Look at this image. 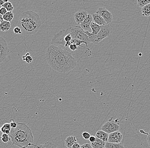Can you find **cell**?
<instances>
[{
    "label": "cell",
    "mask_w": 150,
    "mask_h": 148,
    "mask_svg": "<svg viewBox=\"0 0 150 148\" xmlns=\"http://www.w3.org/2000/svg\"><path fill=\"white\" fill-rule=\"evenodd\" d=\"M46 57L50 67L61 73L70 72L77 64V60L69 51L53 45H50L47 49Z\"/></svg>",
    "instance_id": "obj_1"
},
{
    "label": "cell",
    "mask_w": 150,
    "mask_h": 148,
    "mask_svg": "<svg viewBox=\"0 0 150 148\" xmlns=\"http://www.w3.org/2000/svg\"><path fill=\"white\" fill-rule=\"evenodd\" d=\"M19 27L21 29L24 39L37 33L42 26L39 15L33 11L23 12L18 20Z\"/></svg>",
    "instance_id": "obj_2"
},
{
    "label": "cell",
    "mask_w": 150,
    "mask_h": 148,
    "mask_svg": "<svg viewBox=\"0 0 150 148\" xmlns=\"http://www.w3.org/2000/svg\"><path fill=\"white\" fill-rule=\"evenodd\" d=\"M9 135L12 140V145L21 148H28L33 145L32 132L25 123L17 122V127L12 128Z\"/></svg>",
    "instance_id": "obj_3"
},
{
    "label": "cell",
    "mask_w": 150,
    "mask_h": 148,
    "mask_svg": "<svg viewBox=\"0 0 150 148\" xmlns=\"http://www.w3.org/2000/svg\"><path fill=\"white\" fill-rule=\"evenodd\" d=\"M68 32L72 39H76L85 42L87 44L90 42L88 36L84 33V30L79 26L68 28Z\"/></svg>",
    "instance_id": "obj_4"
},
{
    "label": "cell",
    "mask_w": 150,
    "mask_h": 148,
    "mask_svg": "<svg viewBox=\"0 0 150 148\" xmlns=\"http://www.w3.org/2000/svg\"><path fill=\"white\" fill-rule=\"evenodd\" d=\"M68 33L69 32L67 29L61 30L58 33L54 35L52 40L51 45H54L56 46L64 49V46L66 43L64 41V38Z\"/></svg>",
    "instance_id": "obj_5"
},
{
    "label": "cell",
    "mask_w": 150,
    "mask_h": 148,
    "mask_svg": "<svg viewBox=\"0 0 150 148\" xmlns=\"http://www.w3.org/2000/svg\"><path fill=\"white\" fill-rule=\"evenodd\" d=\"M120 120L117 119L114 120L112 118L110 119L102 127V131L110 134L119 131L120 129Z\"/></svg>",
    "instance_id": "obj_6"
},
{
    "label": "cell",
    "mask_w": 150,
    "mask_h": 148,
    "mask_svg": "<svg viewBox=\"0 0 150 148\" xmlns=\"http://www.w3.org/2000/svg\"><path fill=\"white\" fill-rule=\"evenodd\" d=\"M112 33V28L109 24L103 25L101 27V30L96 35L97 42L99 43L105 38L110 37Z\"/></svg>",
    "instance_id": "obj_7"
},
{
    "label": "cell",
    "mask_w": 150,
    "mask_h": 148,
    "mask_svg": "<svg viewBox=\"0 0 150 148\" xmlns=\"http://www.w3.org/2000/svg\"><path fill=\"white\" fill-rule=\"evenodd\" d=\"M9 51V47L5 39L0 36V64L8 57Z\"/></svg>",
    "instance_id": "obj_8"
},
{
    "label": "cell",
    "mask_w": 150,
    "mask_h": 148,
    "mask_svg": "<svg viewBox=\"0 0 150 148\" xmlns=\"http://www.w3.org/2000/svg\"><path fill=\"white\" fill-rule=\"evenodd\" d=\"M96 13L102 16L106 22L107 24H109L112 22L113 18L112 14L105 7H99L96 11Z\"/></svg>",
    "instance_id": "obj_9"
},
{
    "label": "cell",
    "mask_w": 150,
    "mask_h": 148,
    "mask_svg": "<svg viewBox=\"0 0 150 148\" xmlns=\"http://www.w3.org/2000/svg\"><path fill=\"white\" fill-rule=\"evenodd\" d=\"M123 138L122 133L120 131H117L109 134L108 142L110 143H120Z\"/></svg>",
    "instance_id": "obj_10"
},
{
    "label": "cell",
    "mask_w": 150,
    "mask_h": 148,
    "mask_svg": "<svg viewBox=\"0 0 150 148\" xmlns=\"http://www.w3.org/2000/svg\"><path fill=\"white\" fill-rule=\"evenodd\" d=\"M88 12L85 10H81L75 13L74 15L75 21L78 24H80L88 16Z\"/></svg>",
    "instance_id": "obj_11"
},
{
    "label": "cell",
    "mask_w": 150,
    "mask_h": 148,
    "mask_svg": "<svg viewBox=\"0 0 150 148\" xmlns=\"http://www.w3.org/2000/svg\"><path fill=\"white\" fill-rule=\"evenodd\" d=\"M93 21L92 15L89 14L88 16L82 23H81L80 27L84 31H87L91 28V24Z\"/></svg>",
    "instance_id": "obj_12"
},
{
    "label": "cell",
    "mask_w": 150,
    "mask_h": 148,
    "mask_svg": "<svg viewBox=\"0 0 150 148\" xmlns=\"http://www.w3.org/2000/svg\"><path fill=\"white\" fill-rule=\"evenodd\" d=\"M92 15L93 22L99 26H102L107 24L104 18L98 14L96 13Z\"/></svg>",
    "instance_id": "obj_13"
},
{
    "label": "cell",
    "mask_w": 150,
    "mask_h": 148,
    "mask_svg": "<svg viewBox=\"0 0 150 148\" xmlns=\"http://www.w3.org/2000/svg\"><path fill=\"white\" fill-rule=\"evenodd\" d=\"M96 137L103 140L104 142L107 143L108 142L109 134L101 130H98L96 132L95 135Z\"/></svg>",
    "instance_id": "obj_14"
},
{
    "label": "cell",
    "mask_w": 150,
    "mask_h": 148,
    "mask_svg": "<svg viewBox=\"0 0 150 148\" xmlns=\"http://www.w3.org/2000/svg\"><path fill=\"white\" fill-rule=\"evenodd\" d=\"M29 147L26 148H29ZM33 148H56V147L54 143L49 141L44 144H35Z\"/></svg>",
    "instance_id": "obj_15"
},
{
    "label": "cell",
    "mask_w": 150,
    "mask_h": 148,
    "mask_svg": "<svg viewBox=\"0 0 150 148\" xmlns=\"http://www.w3.org/2000/svg\"><path fill=\"white\" fill-rule=\"evenodd\" d=\"M76 142V139L75 136H69L65 140L66 147L67 148H72L74 144Z\"/></svg>",
    "instance_id": "obj_16"
},
{
    "label": "cell",
    "mask_w": 150,
    "mask_h": 148,
    "mask_svg": "<svg viewBox=\"0 0 150 148\" xmlns=\"http://www.w3.org/2000/svg\"><path fill=\"white\" fill-rule=\"evenodd\" d=\"M105 142L96 137V141L93 143H91L93 148H105Z\"/></svg>",
    "instance_id": "obj_17"
},
{
    "label": "cell",
    "mask_w": 150,
    "mask_h": 148,
    "mask_svg": "<svg viewBox=\"0 0 150 148\" xmlns=\"http://www.w3.org/2000/svg\"><path fill=\"white\" fill-rule=\"evenodd\" d=\"M11 24L10 22L4 20L0 24V30L2 32L8 31L11 28Z\"/></svg>",
    "instance_id": "obj_18"
},
{
    "label": "cell",
    "mask_w": 150,
    "mask_h": 148,
    "mask_svg": "<svg viewBox=\"0 0 150 148\" xmlns=\"http://www.w3.org/2000/svg\"><path fill=\"white\" fill-rule=\"evenodd\" d=\"M84 33L88 36L89 42H90L93 43V44H96V45L98 44V42H97L96 35L92 33H91L89 32L88 31H84Z\"/></svg>",
    "instance_id": "obj_19"
},
{
    "label": "cell",
    "mask_w": 150,
    "mask_h": 148,
    "mask_svg": "<svg viewBox=\"0 0 150 148\" xmlns=\"http://www.w3.org/2000/svg\"><path fill=\"white\" fill-rule=\"evenodd\" d=\"M105 148H125L124 146L122 143H110L107 142Z\"/></svg>",
    "instance_id": "obj_20"
},
{
    "label": "cell",
    "mask_w": 150,
    "mask_h": 148,
    "mask_svg": "<svg viewBox=\"0 0 150 148\" xmlns=\"http://www.w3.org/2000/svg\"><path fill=\"white\" fill-rule=\"evenodd\" d=\"M101 27L102 26H99L93 21L91 24V28L92 31V33L95 35H97L101 30Z\"/></svg>",
    "instance_id": "obj_21"
},
{
    "label": "cell",
    "mask_w": 150,
    "mask_h": 148,
    "mask_svg": "<svg viewBox=\"0 0 150 148\" xmlns=\"http://www.w3.org/2000/svg\"><path fill=\"white\" fill-rule=\"evenodd\" d=\"M12 128L10 124L8 123H5L0 129L1 132L4 134H6L9 135L10 133Z\"/></svg>",
    "instance_id": "obj_22"
},
{
    "label": "cell",
    "mask_w": 150,
    "mask_h": 148,
    "mask_svg": "<svg viewBox=\"0 0 150 148\" xmlns=\"http://www.w3.org/2000/svg\"><path fill=\"white\" fill-rule=\"evenodd\" d=\"M142 15L144 16L149 17L150 16V3L145 6L142 9Z\"/></svg>",
    "instance_id": "obj_23"
},
{
    "label": "cell",
    "mask_w": 150,
    "mask_h": 148,
    "mask_svg": "<svg viewBox=\"0 0 150 148\" xmlns=\"http://www.w3.org/2000/svg\"><path fill=\"white\" fill-rule=\"evenodd\" d=\"M3 16L4 20L10 22L13 19L14 14L13 12H8Z\"/></svg>",
    "instance_id": "obj_24"
},
{
    "label": "cell",
    "mask_w": 150,
    "mask_h": 148,
    "mask_svg": "<svg viewBox=\"0 0 150 148\" xmlns=\"http://www.w3.org/2000/svg\"><path fill=\"white\" fill-rule=\"evenodd\" d=\"M2 7H4V8H5L8 12H13V10H14V7L13 6V4H12L11 3L9 2V1L4 4L2 6Z\"/></svg>",
    "instance_id": "obj_25"
},
{
    "label": "cell",
    "mask_w": 150,
    "mask_h": 148,
    "mask_svg": "<svg viewBox=\"0 0 150 148\" xmlns=\"http://www.w3.org/2000/svg\"><path fill=\"white\" fill-rule=\"evenodd\" d=\"M22 59L23 61L26 62L28 63H31L32 62L33 59L29 53H27L25 55L22 57Z\"/></svg>",
    "instance_id": "obj_26"
},
{
    "label": "cell",
    "mask_w": 150,
    "mask_h": 148,
    "mask_svg": "<svg viewBox=\"0 0 150 148\" xmlns=\"http://www.w3.org/2000/svg\"><path fill=\"white\" fill-rule=\"evenodd\" d=\"M150 3V0H143L140 1L139 0L137 1V6L139 7H143L145 6Z\"/></svg>",
    "instance_id": "obj_27"
},
{
    "label": "cell",
    "mask_w": 150,
    "mask_h": 148,
    "mask_svg": "<svg viewBox=\"0 0 150 148\" xmlns=\"http://www.w3.org/2000/svg\"><path fill=\"white\" fill-rule=\"evenodd\" d=\"M10 137L9 135L6 134H3L1 137L2 141L4 143H6L10 140Z\"/></svg>",
    "instance_id": "obj_28"
},
{
    "label": "cell",
    "mask_w": 150,
    "mask_h": 148,
    "mask_svg": "<svg viewBox=\"0 0 150 148\" xmlns=\"http://www.w3.org/2000/svg\"><path fill=\"white\" fill-rule=\"evenodd\" d=\"M82 137L84 139L86 140H89V138L91 137V135L90 134L89 132H84L82 133Z\"/></svg>",
    "instance_id": "obj_29"
},
{
    "label": "cell",
    "mask_w": 150,
    "mask_h": 148,
    "mask_svg": "<svg viewBox=\"0 0 150 148\" xmlns=\"http://www.w3.org/2000/svg\"><path fill=\"white\" fill-rule=\"evenodd\" d=\"M13 31L14 33L16 34L21 35L22 34L21 29L19 27H15L14 28Z\"/></svg>",
    "instance_id": "obj_30"
},
{
    "label": "cell",
    "mask_w": 150,
    "mask_h": 148,
    "mask_svg": "<svg viewBox=\"0 0 150 148\" xmlns=\"http://www.w3.org/2000/svg\"><path fill=\"white\" fill-rule=\"evenodd\" d=\"M72 39V37H71V35H70V34H69V33L65 35L64 38V40L66 43L69 42H71Z\"/></svg>",
    "instance_id": "obj_31"
},
{
    "label": "cell",
    "mask_w": 150,
    "mask_h": 148,
    "mask_svg": "<svg viewBox=\"0 0 150 148\" xmlns=\"http://www.w3.org/2000/svg\"><path fill=\"white\" fill-rule=\"evenodd\" d=\"M10 125H11V128H15L17 126V122L15 121L14 119H11L10 120V123H9Z\"/></svg>",
    "instance_id": "obj_32"
},
{
    "label": "cell",
    "mask_w": 150,
    "mask_h": 148,
    "mask_svg": "<svg viewBox=\"0 0 150 148\" xmlns=\"http://www.w3.org/2000/svg\"><path fill=\"white\" fill-rule=\"evenodd\" d=\"M69 48L71 51H74L78 49V46L75 44H71L69 47Z\"/></svg>",
    "instance_id": "obj_33"
},
{
    "label": "cell",
    "mask_w": 150,
    "mask_h": 148,
    "mask_svg": "<svg viewBox=\"0 0 150 148\" xmlns=\"http://www.w3.org/2000/svg\"><path fill=\"white\" fill-rule=\"evenodd\" d=\"M7 12H8V11L4 7H2V8L0 10V14L2 16L5 15Z\"/></svg>",
    "instance_id": "obj_34"
},
{
    "label": "cell",
    "mask_w": 150,
    "mask_h": 148,
    "mask_svg": "<svg viewBox=\"0 0 150 148\" xmlns=\"http://www.w3.org/2000/svg\"><path fill=\"white\" fill-rule=\"evenodd\" d=\"M81 148H93V147L91 144L85 143V144H84V145L81 146Z\"/></svg>",
    "instance_id": "obj_35"
},
{
    "label": "cell",
    "mask_w": 150,
    "mask_h": 148,
    "mask_svg": "<svg viewBox=\"0 0 150 148\" xmlns=\"http://www.w3.org/2000/svg\"><path fill=\"white\" fill-rule=\"evenodd\" d=\"M96 137L94 136H91V137L89 139V141L91 142V143H93L96 141Z\"/></svg>",
    "instance_id": "obj_36"
},
{
    "label": "cell",
    "mask_w": 150,
    "mask_h": 148,
    "mask_svg": "<svg viewBox=\"0 0 150 148\" xmlns=\"http://www.w3.org/2000/svg\"><path fill=\"white\" fill-rule=\"evenodd\" d=\"M81 146H80L79 143L76 142L74 144L72 148H81Z\"/></svg>",
    "instance_id": "obj_37"
},
{
    "label": "cell",
    "mask_w": 150,
    "mask_h": 148,
    "mask_svg": "<svg viewBox=\"0 0 150 148\" xmlns=\"http://www.w3.org/2000/svg\"><path fill=\"white\" fill-rule=\"evenodd\" d=\"M147 142L149 144V146L150 147V130L148 134V137L147 138Z\"/></svg>",
    "instance_id": "obj_38"
},
{
    "label": "cell",
    "mask_w": 150,
    "mask_h": 148,
    "mask_svg": "<svg viewBox=\"0 0 150 148\" xmlns=\"http://www.w3.org/2000/svg\"><path fill=\"white\" fill-rule=\"evenodd\" d=\"M8 2V0H0V6H2L6 3Z\"/></svg>",
    "instance_id": "obj_39"
},
{
    "label": "cell",
    "mask_w": 150,
    "mask_h": 148,
    "mask_svg": "<svg viewBox=\"0 0 150 148\" xmlns=\"http://www.w3.org/2000/svg\"><path fill=\"white\" fill-rule=\"evenodd\" d=\"M4 21L3 16L0 14V24Z\"/></svg>",
    "instance_id": "obj_40"
},
{
    "label": "cell",
    "mask_w": 150,
    "mask_h": 148,
    "mask_svg": "<svg viewBox=\"0 0 150 148\" xmlns=\"http://www.w3.org/2000/svg\"><path fill=\"white\" fill-rule=\"evenodd\" d=\"M1 8H2V6H0V10H1Z\"/></svg>",
    "instance_id": "obj_41"
},
{
    "label": "cell",
    "mask_w": 150,
    "mask_h": 148,
    "mask_svg": "<svg viewBox=\"0 0 150 148\" xmlns=\"http://www.w3.org/2000/svg\"></svg>",
    "instance_id": "obj_42"
}]
</instances>
